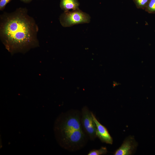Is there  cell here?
<instances>
[{
  "instance_id": "6da1fadb",
  "label": "cell",
  "mask_w": 155,
  "mask_h": 155,
  "mask_svg": "<svg viewBox=\"0 0 155 155\" xmlns=\"http://www.w3.org/2000/svg\"><path fill=\"white\" fill-rule=\"evenodd\" d=\"M20 8L3 19L1 24V40L12 53L25 52L38 45V27L34 20Z\"/></svg>"
},
{
  "instance_id": "7a4b0ae2",
  "label": "cell",
  "mask_w": 155,
  "mask_h": 155,
  "mask_svg": "<svg viewBox=\"0 0 155 155\" xmlns=\"http://www.w3.org/2000/svg\"><path fill=\"white\" fill-rule=\"evenodd\" d=\"M81 119V112L72 109L61 113L55 119L53 127L55 138L64 149L74 152L86 144L87 137Z\"/></svg>"
},
{
  "instance_id": "3957f363",
  "label": "cell",
  "mask_w": 155,
  "mask_h": 155,
  "mask_svg": "<svg viewBox=\"0 0 155 155\" xmlns=\"http://www.w3.org/2000/svg\"><path fill=\"white\" fill-rule=\"evenodd\" d=\"M90 18L88 14L78 9L64 11L60 16L59 20L61 25L66 27L80 24L89 23L90 22Z\"/></svg>"
},
{
  "instance_id": "277c9868",
  "label": "cell",
  "mask_w": 155,
  "mask_h": 155,
  "mask_svg": "<svg viewBox=\"0 0 155 155\" xmlns=\"http://www.w3.org/2000/svg\"><path fill=\"white\" fill-rule=\"evenodd\" d=\"M81 123L83 129L91 140L96 137V127L92 117L91 112L86 106L81 111Z\"/></svg>"
},
{
  "instance_id": "5b68a950",
  "label": "cell",
  "mask_w": 155,
  "mask_h": 155,
  "mask_svg": "<svg viewBox=\"0 0 155 155\" xmlns=\"http://www.w3.org/2000/svg\"><path fill=\"white\" fill-rule=\"evenodd\" d=\"M137 146L134 138L129 136L124 141L121 146L114 153L115 155H130L133 154Z\"/></svg>"
},
{
  "instance_id": "8992f818",
  "label": "cell",
  "mask_w": 155,
  "mask_h": 155,
  "mask_svg": "<svg viewBox=\"0 0 155 155\" xmlns=\"http://www.w3.org/2000/svg\"><path fill=\"white\" fill-rule=\"evenodd\" d=\"M91 114L96 127V136L98 137L102 142L107 144H112L113 143L112 138L107 129L98 121L92 112Z\"/></svg>"
},
{
  "instance_id": "52a82bcc",
  "label": "cell",
  "mask_w": 155,
  "mask_h": 155,
  "mask_svg": "<svg viewBox=\"0 0 155 155\" xmlns=\"http://www.w3.org/2000/svg\"><path fill=\"white\" fill-rule=\"evenodd\" d=\"M79 5L78 0H61L60 4L61 8L64 11L79 9Z\"/></svg>"
},
{
  "instance_id": "ba28073f",
  "label": "cell",
  "mask_w": 155,
  "mask_h": 155,
  "mask_svg": "<svg viewBox=\"0 0 155 155\" xmlns=\"http://www.w3.org/2000/svg\"><path fill=\"white\" fill-rule=\"evenodd\" d=\"M107 150L105 147H102L99 149H93L90 151L88 155H101L106 154Z\"/></svg>"
},
{
  "instance_id": "9c48e42d",
  "label": "cell",
  "mask_w": 155,
  "mask_h": 155,
  "mask_svg": "<svg viewBox=\"0 0 155 155\" xmlns=\"http://www.w3.org/2000/svg\"><path fill=\"white\" fill-rule=\"evenodd\" d=\"M137 8L145 9L150 0H133Z\"/></svg>"
},
{
  "instance_id": "30bf717a",
  "label": "cell",
  "mask_w": 155,
  "mask_h": 155,
  "mask_svg": "<svg viewBox=\"0 0 155 155\" xmlns=\"http://www.w3.org/2000/svg\"><path fill=\"white\" fill-rule=\"evenodd\" d=\"M144 10L149 13L155 14V0H150Z\"/></svg>"
},
{
  "instance_id": "8fae6325",
  "label": "cell",
  "mask_w": 155,
  "mask_h": 155,
  "mask_svg": "<svg viewBox=\"0 0 155 155\" xmlns=\"http://www.w3.org/2000/svg\"><path fill=\"white\" fill-rule=\"evenodd\" d=\"M11 0H0V9H3Z\"/></svg>"
},
{
  "instance_id": "7c38bea8",
  "label": "cell",
  "mask_w": 155,
  "mask_h": 155,
  "mask_svg": "<svg viewBox=\"0 0 155 155\" xmlns=\"http://www.w3.org/2000/svg\"><path fill=\"white\" fill-rule=\"evenodd\" d=\"M26 3H28L30 2L32 0H20Z\"/></svg>"
}]
</instances>
